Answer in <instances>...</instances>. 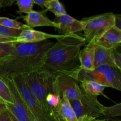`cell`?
<instances>
[{"mask_svg":"<svg viewBox=\"0 0 121 121\" xmlns=\"http://www.w3.org/2000/svg\"><path fill=\"white\" fill-rule=\"evenodd\" d=\"M48 51L41 69L53 77L61 74L75 78L81 69L79 53L86 40L77 34H60Z\"/></svg>","mask_w":121,"mask_h":121,"instance_id":"6da1fadb","label":"cell"},{"mask_svg":"<svg viewBox=\"0 0 121 121\" xmlns=\"http://www.w3.org/2000/svg\"><path fill=\"white\" fill-rule=\"evenodd\" d=\"M54 44L49 40L35 43L15 42L13 54L0 59V78L12 80L41 69Z\"/></svg>","mask_w":121,"mask_h":121,"instance_id":"7a4b0ae2","label":"cell"},{"mask_svg":"<svg viewBox=\"0 0 121 121\" xmlns=\"http://www.w3.org/2000/svg\"><path fill=\"white\" fill-rule=\"evenodd\" d=\"M23 76L32 93L45 111L52 117V112L47 105V99L50 95L54 94L53 82L55 78L41 68Z\"/></svg>","mask_w":121,"mask_h":121,"instance_id":"3957f363","label":"cell"},{"mask_svg":"<svg viewBox=\"0 0 121 121\" xmlns=\"http://www.w3.org/2000/svg\"><path fill=\"white\" fill-rule=\"evenodd\" d=\"M75 78L79 82L93 81L121 92V70L117 67L102 65L92 71L80 69Z\"/></svg>","mask_w":121,"mask_h":121,"instance_id":"277c9868","label":"cell"},{"mask_svg":"<svg viewBox=\"0 0 121 121\" xmlns=\"http://www.w3.org/2000/svg\"><path fill=\"white\" fill-rule=\"evenodd\" d=\"M83 24L84 38L87 44L94 43L104 33L115 24V14L107 13L85 18L81 20Z\"/></svg>","mask_w":121,"mask_h":121,"instance_id":"5b68a950","label":"cell"},{"mask_svg":"<svg viewBox=\"0 0 121 121\" xmlns=\"http://www.w3.org/2000/svg\"><path fill=\"white\" fill-rule=\"evenodd\" d=\"M70 102L78 121H96L104 116L105 106L99 102L97 98L90 96L83 92L80 98Z\"/></svg>","mask_w":121,"mask_h":121,"instance_id":"8992f818","label":"cell"},{"mask_svg":"<svg viewBox=\"0 0 121 121\" xmlns=\"http://www.w3.org/2000/svg\"><path fill=\"white\" fill-rule=\"evenodd\" d=\"M12 80L14 81L24 102L33 113L35 121H54L32 93L23 76L15 77Z\"/></svg>","mask_w":121,"mask_h":121,"instance_id":"52a82bcc","label":"cell"},{"mask_svg":"<svg viewBox=\"0 0 121 121\" xmlns=\"http://www.w3.org/2000/svg\"><path fill=\"white\" fill-rule=\"evenodd\" d=\"M2 80L9 87L13 100L12 104L5 105L7 112L13 116L18 121H35L30 109L28 108L20 95L14 81L10 79Z\"/></svg>","mask_w":121,"mask_h":121,"instance_id":"ba28073f","label":"cell"},{"mask_svg":"<svg viewBox=\"0 0 121 121\" xmlns=\"http://www.w3.org/2000/svg\"><path fill=\"white\" fill-rule=\"evenodd\" d=\"M53 92L60 98L66 96L69 101L79 99L82 95L79 82L74 77L65 74L56 77L53 82Z\"/></svg>","mask_w":121,"mask_h":121,"instance_id":"9c48e42d","label":"cell"},{"mask_svg":"<svg viewBox=\"0 0 121 121\" xmlns=\"http://www.w3.org/2000/svg\"><path fill=\"white\" fill-rule=\"evenodd\" d=\"M53 21L57 25V29L63 35L76 34L83 30L82 21L78 20L67 14L56 16Z\"/></svg>","mask_w":121,"mask_h":121,"instance_id":"30bf717a","label":"cell"},{"mask_svg":"<svg viewBox=\"0 0 121 121\" xmlns=\"http://www.w3.org/2000/svg\"><path fill=\"white\" fill-rule=\"evenodd\" d=\"M54 121H78L76 115L66 96L60 99L59 104L52 109Z\"/></svg>","mask_w":121,"mask_h":121,"instance_id":"8fae6325","label":"cell"},{"mask_svg":"<svg viewBox=\"0 0 121 121\" xmlns=\"http://www.w3.org/2000/svg\"><path fill=\"white\" fill-rule=\"evenodd\" d=\"M93 44L106 49H115L121 44V30L114 26Z\"/></svg>","mask_w":121,"mask_h":121,"instance_id":"7c38bea8","label":"cell"},{"mask_svg":"<svg viewBox=\"0 0 121 121\" xmlns=\"http://www.w3.org/2000/svg\"><path fill=\"white\" fill-rule=\"evenodd\" d=\"M47 10L42 11H33L30 13L23 16L22 18L26 21V25L31 28L37 27H53L57 29L58 26L53 21L50 20L47 17L46 13Z\"/></svg>","mask_w":121,"mask_h":121,"instance_id":"4fadbf2b","label":"cell"},{"mask_svg":"<svg viewBox=\"0 0 121 121\" xmlns=\"http://www.w3.org/2000/svg\"><path fill=\"white\" fill-rule=\"evenodd\" d=\"M59 35L48 34L42 31L34 30L33 28L23 30L20 35L16 38L15 42L24 43H35L46 41L50 39H56Z\"/></svg>","mask_w":121,"mask_h":121,"instance_id":"5bb4252c","label":"cell"},{"mask_svg":"<svg viewBox=\"0 0 121 121\" xmlns=\"http://www.w3.org/2000/svg\"><path fill=\"white\" fill-rule=\"evenodd\" d=\"M102 65L117 67L113 59L112 50L106 49L95 44L94 57L95 69Z\"/></svg>","mask_w":121,"mask_h":121,"instance_id":"9a60e30c","label":"cell"},{"mask_svg":"<svg viewBox=\"0 0 121 121\" xmlns=\"http://www.w3.org/2000/svg\"><path fill=\"white\" fill-rule=\"evenodd\" d=\"M95 52V44H87L85 47L81 50L79 53V60L81 69L92 71L95 69L94 57Z\"/></svg>","mask_w":121,"mask_h":121,"instance_id":"2e32d148","label":"cell"},{"mask_svg":"<svg viewBox=\"0 0 121 121\" xmlns=\"http://www.w3.org/2000/svg\"><path fill=\"white\" fill-rule=\"evenodd\" d=\"M83 92L93 98H98V96L104 95V91L105 86L93 81L83 80L79 82Z\"/></svg>","mask_w":121,"mask_h":121,"instance_id":"e0dca14e","label":"cell"},{"mask_svg":"<svg viewBox=\"0 0 121 121\" xmlns=\"http://www.w3.org/2000/svg\"><path fill=\"white\" fill-rule=\"evenodd\" d=\"M44 7L47 11L53 13L55 17L67 14L64 6L58 0H46Z\"/></svg>","mask_w":121,"mask_h":121,"instance_id":"ac0fdd59","label":"cell"},{"mask_svg":"<svg viewBox=\"0 0 121 121\" xmlns=\"http://www.w3.org/2000/svg\"><path fill=\"white\" fill-rule=\"evenodd\" d=\"M0 102L4 105L13 103L10 89L6 83L0 78Z\"/></svg>","mask_w":121,"mask_h":121,"instance_id":"d6986e66","label":"cell"},{"mask_svg":"<svg viewBox=\"0 0 121 121\" xmlns=\"http://www.w3.org/2000/svg\"><path fill=\"white\" fill-rule=\"evenodd\" d=\"M0 25L13 29L25 30L30 28V27L26 24L18 22L16 20L8 18L7 17H0Z\"/></svg>","mask_w":121,"mask_h":121,"instance_id":"ffe728a7","label":"cell"},{"mask_svg":"<svg viewBox=\"0 0 121 121\" xmlns=\"http://www.w3.org/2000/svg\"><path fill=\"white\" fill-rule=\"evenodd\" d=\"M15 42L1 43H0V59L11 55L14 50Z\"/></svg>","mask_w":121,"mask_h":121,"instance_id":"44dd1931","label":"cell"},{"mask_svg":"<svg viewBox=\"0 0 121 121\" xmlns=\"http://www.w3.org/2000/svg\"><path fill=\"white\" fill-rule=\"evenodd\" d=\"M19 8L18 13H26L28 14L33 11L34 0H18L16 1Z\"/></svg>","mask_w":121,"mask_h":121,"instance_id":"7402d4cb","label":"cell"},{"mask_svg":"<svg viewBox=\"0 0 121 121\" xmlns=\"http://www.w3.org/2000/svg\"><path fill=\"white\" fill-rule=\"evenodd\" d=\"M104 116L108 118L121 117V103L109 107L105 106L104 111Z\"/></svg>","mask_w":121,"mask_h":121,"instance_id":"603a6c76","label":"cell"},{"mask_svg":"<svg viewBox=\"0 0 121 121\" xmlns=\"http://www.w3.org/2000/svg\"><path fill=\"white\" fill-rule=\"evenodd\" d=\"M23 30H17L7 28L0 25V35L7 37L17 38Z\"/></svg>","mask_w":121,"mask_h":121,"instance_id":"cb8c5ba5","label":"cell"},{"mask_svg":"<svg viewBox=\"0 0 121 121\" xmlns=\"http://www.w3.org/2000/svg\"><path fill=\"white\" fill-rule=\"evenodd\" d=\"M116 66L121 70V46L119 45L118 47L112 50Z\"/></svg>","mask_w":121,"mask_h":121,"instance_id":"d4e9b609","label":"cell"},{"mask_svg":"<svg viewBox=\"0 0 121 121\" xmlns=\"http://www.w3.org/2000/svg\"><path fill=\"white\" fill-rule=\"evenodd\" d=\"M0 121H13L10 114L8 112L2 113L0 115Z\"/></svg>","mask_w":121,"mask_h":121,"instance_id":"484cf974","label":"cell"},{"mask_svg":"<svg viewBox=\"0 0 121 121\" xmlns=\"http://www.w3.org/2000/svg\"><path fill=\"white\" fill-rule=\"evenodd\" d=\"M14 2L13 0H0V7H9Z\"/></svg>","mask_w":121,"mask_h":121,"instance_id":"4316f807","label":"cell"},{"mask_svg":"<svg viewBox=\"0 0 121 121\" xmlns=\"http://www.w3.org/2000/svg\"><path fill=\"white\" fill-rule=\"evenodd\" d=\"M16 38L7 37L0 35V43H7V42H15Z\"/></svg>","mask_w":121,"mask_h":121,"instance_id":"83f0119b","label":"cell"},{"mask_svg":"<svg viewBox=\"0 0 121 121\" xmlns=\"http://www.w3.org/2000/svg\"><path fill=\"white\" fill-rule=\"evenodd\" d=\"M115 26L121 30V14H115Z\"/></svg>","mask_w":121,"mask_h":121,"instance_id":"f1b7e54d","label":"cell"},{"mask_svg":"<svg viewBox=\"0 0 121 121\" xmlns=\"http://www.w3.org/2000/svg\"><path fill=\"white\" fill-rule=\"evenodd\" d=\"M45 2H46V0H34V4L38 5L42 8L44 7Z\"/></svg>","mask_w":121,"mask_h":121,"instance_id":"f546056e","label":"cell"},{"mask_svg":"<svg viewBox=\"0 0 121 121\" xmlns=\"http://www.w3.org/2000/svg\"><path fill=\"white\" fill-rule=\"evenodd\" d=\"M6 112H7V109L5 105H4V104H3L0 102V115Z\"/></svg>","mask_w":121,"mask_h":121,"instance_id":"4dcf8cb0","label":"cell"},{"mask_svg":"<svg viewBox=\"0 0 121 121\" xmlns=\"http://www.w3.org/2000/svg\"><path fill=\"white\" fill-rule=\"evenodd\" d=\"M9 114H10V113H9ZM10 115H11V118H12V119H13V121H18L16 119H15V118H14V117H13V116H12L11 114H10Z\"/></svg>","mask_w":121,"mask_h":121,"instance_id":"1f68e13d","label":"cell"},{"mask_svg":"<svg viewBox=\"0 0 121 121\" xmlns=\"http://www.w3.org/2000/svg\"><path fill=\"white\" fill-rule=\"evenodd\" d=\"M109 120L111 121H121V120H114V119H112L111 118H109Z\"/></svg>","mask_w":121,"mask_h":121,"instance_id":"d6a6232c","label":"cell"},{"mask_svg":"<svg viewBox=\"0 0 121 121\" xmlns=\"http://www.w3.org/2000/svg\"><path fill=\"white\" fill-rule=\"evenodd\" d=\"M104 120H99V119H98V120H96V121H102Z\"/></svg>","mask_w":121,"mask_h":121,"instance_id":"836d02e7","label":"cell"},{"mask_svg":"<svg viewBox=\"0 0 121 121\" xmlns=\"http://www.w3.org/2000/svg\"></svg>","mask_w":121,"mask_h":121,"instance_id":"e575fe53","label":"cell"}]
</instances>
